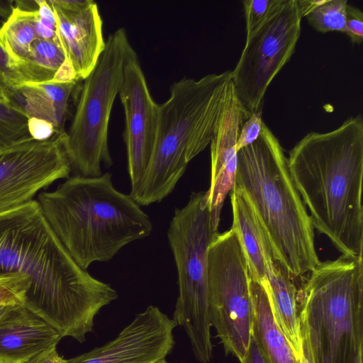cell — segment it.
I'll return each mask as SVG.
<instances>
[{
	"mask_svg": "<svg viewBox=\"0 0 363 363\" xmlns=\"http://www.w3.org/2000/svg\"><path fill=\"white\" fill-rule=\"evenodd\" d=\"M19 273L30 285L23 305L79 342L117 291L79 267L56 236L37 201L0 214V273Z\"/></svg>",
	"mask_w": 363,
	"mask_h": 363,
	"instance_id": "6da1fadb",
	"label": "cell"
},
{
	"mask_svg": "<svg viewBox=\"0 0 363 363\" xmlns=\"http://www.w3.org/2000/svg\"><path fill=\"white\" fill-rule=\"evenodd\" d=\"M288 167L313 226L342 255L363 257V118L310 132L290 150Z\"/></svg>",
	"mask_w": 363,
	"mask_h": 363,
	"instance_id": "7a4b0ae2",
	"label": "cell"
},
{
	"mask_svg": "<svg viewBox=\"0 0 363 363\" xmlns=\"http://www.w3.org/2000/svg\"><path fill=\"white\" fill-rule=\"evenodd\" d=\"M109 172L72 176L38 197L52 230L77 264L108 262L126 245L149 236L150 217L128 194L118 191Z\"/></svg>",
	"mask_w": 363,
	"mask_h": 363,
	"instance_id": "3957f363",
	"label": "cell"
},
{
	"mask_svg": "<svg viewBox=\"0 0 363 363\" xmlns=\"http://www.w3.org/2000/svg\"><path fill=\"white\" fill-rule=\"evenodd\" d=\"M232 190L250 203L274 260L294 279L320 264L308 210L291 176L283 147L265 123L258 140L238 152Z\"/></svg>",
	"mask_w": 363,
	"mask_h": 363,
	"instance_id": "277c9868",
	"label": "cell"
},
{
	"mask_svg": "<svg viewBox=\"0 0 363 363\" xmlns=\"http://www.w3.org/2000/svg\"><path fill=\"white\" fill-rule=\"evenodd\" d=\"M231 70L199 79L183 77L159 104L157 133L147 169L129 194L139 206L160 202L174 189L188 163L210 145L222 111Z\"/></svg>",
	"mask_w": 363,
	"mask_h": 363,
	"instance_id": "5b68a950",
	"label": "cell"
},
{
	"mask_svg": "<svg viewBox=\"0 0 363 363\" xmlns=\"http://www.w3.org/2000/svg\"><path fill=\"white\" fill-rule=\"evenodd\" d=\"M298 291L315 363H362L363 257L320 262Z\"/></svg>",
	"mask_w": 363,
	"mask_h": 363,
	"instance_id": "8992f818",
	"label": "cell"
},
{
	"mask_svg": "<svg viewBox=\"0 0 363 363\" xmlns=\"http://www.w3.org/2000/svg\"><path fill=\"white\" fill-rule=\"evenodd\" d=\"M217 233L212 225L207 191L192 192L188 203L175 209L167 230L179 285L172 320L186 333L194 357L201 363L209 362L213 356L208 248Z\"/></svg>",
	"mask_w": 363,
	"mask_h": 363,
	"instance_id": "52a82bcc",
	"label": "cell"
},
{
	"mask_svg": "<svg viewBox=\"0 0 363 363\" xmlns=\"http://www.w3.org/2000/svg\"><path fill=\"white\" fill-rule=\"evenodd\" d=\"M133 48L120 28L106 40L104 50L91 72L83 79L76 110L64 147L73 176H101V164H113L108 144V125L114 101Z\"/></svg>",
	"mask_w": 363,
	"mask_h": 363,
	"instance_id": "ba28073f",
	"label": "cell"
},
{
	"mask_svg": "<svg viewBox=\"0 0 363 363\" xmlns=\"http://www.w3.org/2000/svg\"><path fill=\"white\" fill-rule=\"evenodd\" d=\"M208 314L225 355L241 362L251 340L252 302L246 257L235 229L213 238L208 248Z\"/></svg>",
	"mask_w": 363,
	"mask_h": 363,
	"instance_id": "9c48e42d",
	"label": "cell"
},
{
	"mask_svg": "<svg viewBox=\"0 0 363 363\" xmlns=\"http://www.w3.org/2000/svg\"><path fill=\"white\" fill-rule=\"evenodd\" d=\"M302 15L298 0H283L250 34L233 70L231 81L250 116L262 111L267 90L294 52L301 35Z\"/></svg>",
	"mask_w": 363,
	"mask_h": 363,
	"instance_id": "30bf717a",
	"label": "cell"
},
{
	"mask_svg": "<svg viewBox=\"0 0 363 363\" xmlns=\"http://www.w3.org/2000/svg\"><path fill=\"white\" fill-rule=\"evenodd\" d=\"M65 133L0 148V214L33 201L56 180L69 177Z\"/></svg>",
	"mask_w": 363,
	"mask_h": 363,
	"instance_id": "8fae6325",
	"label": "cell"
},
{
	"mask_svg": "<svg viewBox=\"0 0 363 363\" xmlns=\"http://www.w3.org/2000/svg\"><path fill=\"white\" fill-rule=\"evenodd\" d=\"M118 95L124 110L123 137L131 193L139 185L151 160L159 116V104L150 94L135 50L126 60Z\"/></svg>",
	"mask_w": 363,
	"mask_h": 363,
	"instance_id": "7c38bea8",
	"label": "cell"
},
{
	"mask_svg": "<svg viewBox=\"0 0 363 363\" xmlns=\"http://www.w3.org/2000/svg\"><path fill=\"white\" fill-rule=\"evenodd\" d=\"M174 321L157 307L138 313L116 338L67 359L68 363H156L174 345Z\"/></svg>",
	"mask_w": 363,
	"mask_h": 363,
	"instance_id": "4fadbf2b",
	"label": "cell"
},
{
	"mask_svg": "<svg viewBox=\"0 0 363 363\" xmlns=\"http://www.w3.org/2000/svg\"><path fill=\"white\" fill-rule=\"evenodd\" d=\"M56 21V33L67 62L77 81L95 67L106 44L103 21L93 0H49Z\"/></svg>",
	"mask_w": 363,
	"mask_h": 363,
	"instance_id": "5bb4252c",
	"label": "cell"
},
{
	"mask_svg": "<svg viewBox=\"0 0 363 363\" xmlns=\"http://www.w3.org/2000/svg\"><path fill=\"white\" fill-rule=\"evenodd\" d=\"M249 117L230 79L226 87L223 107L210 143L211 182L207 193L212 225L216 231H218L225 198L235 184L238 166L236 143L241 127Z\"/></svg>",
	"mask_w": 363,
	"mask_h": 363,
	"instance_id": "9a60e30c",
	"label": "cell"
},
{
	"mask_svg": "<svg viewBox=\"0 0 363 363\" xmlns=\"http://www.w3.org/2000/svg\"><path fill=\"white\" fill-rule=\"evenodd\" d=\"M62 337L23 303L10 305L0 316V363H23Z\"/></svg>",
	"mask_w": 363,
	"mask_h": 363,
	"instance_id": "2e32d148",
	"label": "cell"
},
{
	"mask_svg": "<svg viewBox=\"0 0 363 363\" xmlns=\"http://www.w3.org/2000/svg\"><path fill=\"white\" fill-rule=\"evenodd\" d=\"M78 81L23 84L7 90L8 101L28 118L44 120L64 134L69 101Z\"/></svg>",
	"mask_w": 363,
	"mask_h": 363,
	"instance_id": "e0dca14e",
	"label": "cell"
},
{
	"mask_svg": "<svg viewBox=\"0 0 363 363\" xmlns=\"http://www.w3.org/2000/svg\"><path fill=\"white\" fill-rule=\"evenodd\" d=\"M264 254L268 279V285L264 289L268 295L273 315L300 357L301 337L295 279L274 260L267 239L264 242Z\"/></svg>",
	"mask_w": 363,
	"mask_h": 363,
	"instance_id": "ac0fdd59",
	"label": "cell"
},
{
	"mask_svg": "<svg viewBox=\"0 0 363 363\" xmlns=\"http://www.w3.org/2000/svg\"><path fill=\"white\" fill-rule=\"evenodd\" d=\"M251 335L269 363H300L299 357L276 322L264 287L250 278Z\"/></svg>",
	"mask_w": 363,
	"mask_h": 363,
	"instance_id": "d6986e66",
	"label": "cell"
},
{
	"mask_svg": "<svg viewBox=\"0 0 363 363\" xmlns=\"http://www.w3.org/2000/svg\"><path fill=\"white\" fill-rule=\"evenodd\" d=\"M230 201L232 227L240 238L247 262L249 277L266 289L268 279L264 254V233L250 203L239 191H230Z\"/></svg>",
	"mask_w": 363,
	"mask_h": 363,
	"instance_id": "ffe728a7",
	"label": "cell"
},
{
	"mask_svg": "<svg viewBox=\"0 0 363 363\" xmlns=\"http://www.w3.org/2000/svg\"><path fill=\"white\" fill-rule=\"evenodd\" d=\"M65 61L57 40L37 38L26 57L13 67L15 84L52 82Z\"/></svg>",
	"mask_w": 363,
	"mask_h": 363,
	"instance_id": "44dd1931",
	"label": "cell"
},
{
	"mask_svg": "<svg viewBox=\"0 0 363 363\" xmlns=\"http://www.w3.org/2000/svg\"><path fill=\"white\" fill-rule=\"evenodd\" d=\"M37 38V9H25L14 6L0 27V46L9 57L12 72L13 67L26 57L31 44Z\"/></svg>",
	"mask_w": 363,
	"mask_h": 363,
	"instance_id": "7402d4cb",
	"label": "cell"
},
{
	"mask_svg": "<svg viewBox=\"0 0 363 363\" xmlns=\"http://www.w3.org/2000/svg\"><path fill=\"white\" fill-rule=\"evenodd\" d=\"M302 17L320 33L344 32L347 0H298Z\"/></svg>",
	"mask_w": 363,
	"mask_h": 363,
	"instance_id": "603a6c76",
	"label": "cell"
},
{
	"mask_svg": "<svg viewBox=\"0 0 363 363\" xmlns=\"http://www.w3.org/2000/svg\"><path fill=\"white\" fill-rule=\"evenodd\" d=\"M28 118L9 101H0V148L33 138Z\"/></svg>",
	"mask_w": 363,
	"mask_h": 363,
	"instance_id": "cb8c5ba5",
	"label": "cell"
},
{
	"mask_svg": "<svg viewBox=\"0 0 363 363\" xmlns=\"http://www.w3.org/2000/svg\"><path fill=\"white\" fill-rule=\"evenodd\" d=\"M30 285L27 277L19 273H0V305L24 303Z\"/></svg>",
	"mask_w": 363,
	"mask_h": 363,
	"instance_id": "d4e9b609",
	"label": "cell"
},
{
	"mask_svg": "<svg viewBox=\"0 0 363 363\" xmlns=\"http://www.w3.org/2000/svg\"><path fill=\"white\" fill-rule=\"evenodd\" d=\"M282 2L283 0L243 1L247 35L263 23Z\"/></svg>",
	"mask_w": 363,
	"mask_h": 363,
	"instance_id": "484cf974",
	"label": "cell"
},
{
	"mask_svg": "<svg viewBox=\"0 0 363 363\" xmlns=\"http://www.w3.org/2000/svg\"><path fill=\"white\" fill-rule=\"evenodd\" d=\"M264 123L262 111L252 113L250 116L241 127L236 143L238 152L258 140Z\"/></svg>",
	"mask_w": 363,
	"mask_h": 363,
	"instance_id": "4316f807",
	"label": "cell"
},
{
	"mask_svg": "<svg viewBox=\"0 0 363 363\" xmlns=\"http://www.w3.org/2000/svg\"><path fill=\"white\" fill-rule=\"evenodd\" d=\"M343 33L350 37L353 43L359 45L362 43L363 13L359 8L347 5Z\"/></svg>",
	"mask_w": 363,
	"mask_h": 363,
	"instance_id": "83f0119b",
	"label": "cell"
},
{
	"mask_svg": "<svg viewBox=\"0 0 363 363\" xmlns=\"http://www.w3.org/2000/svg\"><path fill=\"white\" fill-rule=\"evenodd\" d=\"M28 127L30 136L37 140H48L56 134L52 125L44 120L28 118Z\"/></svg>",
	"mask_w": 363,
	"mask_h": 363,
	"instance_id": "f1b7e54d",
	"label": "cell"
},
{
	"mask_svg": "<svg viewBox=\"0 0 363 363\" xmlns=\"http://www.w3.org/2000/svg\"><path fill=\"white\" fill-rule=\"evenodd\" d=\"M301 349L300 354V363H315L312 350L311 347L308 329L303 318L299 314Z\"/></svg>",
	"mask_w": 363,
	"mask_h": 363,
	"instance_id": "f546056e",
	"label": "cell"
},
{
	"mask_svg": "<svg viewBox=\"0 0 363 363\" xmlns=\"http://www.w3.org/2000/svg\"><path fill=\"white\" fill-rule=\"evenodd\" d=\"M57 345L50 346L23 363H68L67 359H64L58 354Z\"/></svg>",
	"mask_w": 363,
	"mask_h": 363,
	"instance_id": "4dcf8cb0",
	"label": "cell"
},
{
	"mask_svg": "<svg viewBox=\"0 0 363 363\" xmlns=\"http://www.w3.org/2000/svg\"><path fill=\"white\" fill-rule=\"evenodd\" d=\"M240 363H269L255 340L251 337L248 350Z\"/></svg>",
	"mask_w": 363,
	"mask_h": 363,
	"instance_id": "1f68e13d",
	"label": "cell"
},
{
	"mask_svg": "<svg viewBox=\"0 0 363 363\" xmlns=\"http://www.w3.org/2000/svg\"><path fill=\"white\" fill-rule=\"evenodd\" d=\"M0 72L4 77L9 87L14 86V78L11 67V62L7 54L0 46Z\"/></svg>",
	"mask_w": 363,
	"mask_h": 363,
	"instance_id": "d6a6232c",
	"label": "cell"
},
{
	"mask_svg": "<svg viewBox=\"0 0 363 363\" xmlns=\"http://www.w3.org/2000/svg\"><path fill=\"white\" fill-rule=\"evenodd\" d=\"M13 7L11 1H0V16H6L7 18L11 13Z\"/></svg>",
	"mask_w": 363,
	"mask_h": 363,
	"instance_id": "836d02e7",
	"label": "cell"
},
{
	"mask_svg": "<svg viewBox=\"0 0 363 363\" xmlns=\"http://www.w3.org/2000/svg\"><path fill=\"white\" fill-rule=\"evenodd\" d=\"M9 86L8 84L0 72V101L5 100L8 101L7 99V90H8Z\"/></svg>",
	"mask_w": 363,
	"mask_h": 363,
	"instance_id": "e575fe53",
	"label": "cell"
},
{
	"mask_svg": "<svg viewBox=\"0 0 363 363\" xmlns=\"http://www.w3.org/2000/svg\"><path fill=\"white\" fill-rule=\"evenodd\" d=\"M10 305H0V316L6 311V309L9 307Z\"/></svg>",
	"mask_w": 363,
	"mask_h": 363,
	"instance_id": "d590c367",
	"label": "cell"
},
{
	"mask_svg": "<svg viewBox=\"0 0 363 363\" xmlns=\"http://www.w3.org/2000/svg\"><path fill=\"white\" fill-rule=\"evenodd\" d=\"M156 363H168V362L166 361L165 358H163V359L157 361Z\"/></svg>",
	"mask_w": 363,
	"mask_h": 363,
	"instance_id": "8d00e7d4",
	"label": "cell"
}]
</instances>
